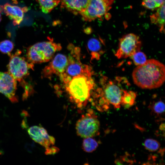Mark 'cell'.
<instances>
[{"label":"cell","instance_id":"obj_19","mask_svg":"<svg viewBox=\"0 0 165 165\" xmlns=\"http://www.w3.org/2000/svg\"><path fill=\"white\" fill-rule=\"evenodd\" d=\"M39 4L43 12L47 13L56 7L60 2V0H36Z\"/></svg>","mask_w":165,"mask_h":165},{"label":"cell","instance_id":"obj_15","mask_svg":"<svg viewBox=\"0 0 165 165\" xmlns=\"http://www.w3.org/2000/svg\"><path fill=\"white\" fill-rule=\"evenodd\" d=\"M151 22L156 25L161 33L164 32L165 2L157 9L155 13L150 16Z\"/></svg>","mask_w":165,"mask_h":165},{"label":"cell","instance_id":"obj_2","mask_svg":"<svg viewBox=\"0 0 165 165\" xmlns=\"http://www.w3.org/2000/svg\"><path fill=\"white\" fill-rule=\"evenodd\" d=\"M116 80L108 81L106 77L101 79V87L94 92L92 91L90 101L99 111H106L111 105L115 108H119L123 89L119 83V77Z\"/></svg>","mask_w":165,"mask_h":165},{"label":"cell","instance_id":"obj_27","mask_svg":"<svg viewBox=\"0 0 165 165\" xmlns=\"http://www.w3.org/2000/svg\"><path fill=\"white\" fill-rule=\"evenodd\" d=\"M164 123H162L160 125L159 128L160 130L164 131Z\"/></svg>","mask_w":165,"mask_h":165},{"label":"cell","instance_id":"obj_1","mask_svg":"<svg viewBox=\"0 0 165 165\" xmlns=\"http://www.w3.org/2000/svg\"><path fill=\"white\" fill-rule=\"evenodd\" d=\"M132 76L134 84L141 88H158L162 85L165 81V66L156 60H147L134 69Z\"/></svg>","mask_w":165,"mask_h":165},{"label":"cell","instance_id":"obj_8","mask_svg":"<svg viewBox=\"0 0 165 165\" xmlns=\"http://www.w3.org/2000/svg\"><path fill=\"white\" fill-rule=\"evenodd\" d=\"M31 138L45 148L46 154L54 155L59 151L55 146V139L50 135L46 130L40 126H35L29 128L28 130Z\"/></svg>","mask_w":165,"mask_h":165},{"label":"cell","instance_id":"obj_23","mask_svg":"<svg viewBox=\"0 0 165 165\" xmlns=\"http://www.w3.org/2000/svg\"><path fill=\"white\" fill-rule=\"evenodd\" d=\"M14 44L9 40H5L0 42V51L9 56L14 48Z\"/></svg>","mask_w":165,"mask_h":165},{"label":"cell","instance_id":"obj_3","mask_svg":"<svg viewBox=\"0 0 165 165\" xmlns=\"http://www.w3.org/2000/svg\"><path fill=\"white\" fill-rule=\"evenodd\" d=\"M92 75L81 74L72 78L65 85V89L71 101L78 108L86 106L89 101L95 85Z\"/></svg>","mask_w":165,"mask_h":165},{"label":"cell","instance_id":"obj_26","mask_svg":"<svg viewBox=\"0 0 165 165\" xmlns=\"http://www.w3.org/2000/svg\"><path fill=\"white\" fill-rule=\"evenodd\" d=\"M21 127L23 128H28V123L26 119H24L21 123Z\"/></svg>","mask_w":165,"mask_h":165},{"label":"cell","instance_id":"obj_9","mask_svg":"<svg viewBox=\"0 0 165 165\" xmlns=\"http://www.w3.org/2000/svg\"><path fill=\"white\" fill-rule=\"evenodd\" d=\"M141 46L139 37L133 33L127 34L119 39V47L115 54L118 59L131 57L140 51Z\"/></svg>","mask_w":165,"mask_h":165},{"label":"cell","instance_id":"obj_21","mask_svg":"<svg viewBox=\"0 0 165 165\" xmlns=\"http://www.w3.org/2000/svg\"><path fill=\"white\" fill-rule=\"evenodd\" d=\"M143 145L146 150L151 152L157 151L160 146V144L158 141L152 138L146 139L144 142Z\"/></svg>","mask_w":165,"mask_h":165},{"label":"cell","instance_id":"obj_16","mask_svg":"<svg viewBox=\"0 0 165 165\" xmlns=\"http://www.w3.org/2000/svg\"><path fill=\"white\" fill-rule=\"evenodd\" d=\"M101 43L97 39L92 38L88 41L87 44V50L91 55V60H98L101 55L104 53L101 50Z\"/></svg>","mask_w":165,"mask_h":165},{"label":"cell","instance_id":"obj_10","mask_svg":"<svg viewBox=\"0 0 165 165\" xmlns=\"http://www.w3.org/2000/svg\"><path fill=\"white\" fill-rule=\"evenodd\" d=\"M111 8L101 0H89L87 7L80 14L83 20L90 22L101 17Z\"/></svg>","mask_w":165,"mask_h":165},{"label":"cell","instance_id":"obj_17","mask_svg":"<svg viewBox=\"0 0 165 165\" xmlns=\"http://www.w3.org/2000/svg\"><path fill=\"white\" fill-rule=\"evenodd\" d=\"M148 108L155 118H159L160 120H162V116L165 113V104L161 99L153 101L149 104Z\"/></svg>","mask_w":165,"mask_h":165},{"label":"cell","instance_id":"obj_5","mask_svg":"<svg viewBox=\"0 0 165 165\" xmlns=\"http://www.w3.org/2000/svg\"><path fill=\"white\" fill-rule=\"evenodd\" d=\"M21 53L20 50H17L14 54H11L9 56L10 58L7 66L8 72L16 81L20 83L24 91H27L29 89L30 87L24 79L29 75V69H33L34 64L24 57L20 56Z\"/></svg>","mask_w":165,"mask_h":165},{"label":"cell","instance_id":"obj_12","mask_svg":"<svg viewBox=\"0 0 165 165\" xmlns=\"http://www.w3.org/2000/svg\"><path fill=\"white\" fill-rule=\"evenodd\" d=\"M16 89V81L8 72H0V93L13 103L18 101Z\"/></svg>","mask_w":165,"mask_h":165},{"label":"cell","instance_id":"obj_20","mask_svg":"<svg viewBox=\"0 0 165 165\" xmlns=\"http://www.w3.org/2000/svg\"><path fill=\"white\" fill-rule=\"evenodd\" d=\"M98 146L97 142L92 137L85 138L83 140L82 148L86 152H92L97 149Z\"/></svg>","mask_w":165,"mask_h":165},{"label":"cell","instance_id":"obj_13","mask_svg":"<svg viewBox=\"0 0 165 165\" xmlns=\"http://www.w3.org/2000/svg\"><path fill=\"white\" fill-rule=\"evenodd\" d=\"M3 12L13 20L14 26L20 24L23 19L24 13L28 11L26 7L21 8L8 3L3 6Z\"/></svg>","mask_w":165,"mask_h":165},{"label":"cell","instance_id":"obj_14","mask_svg":"<svg viewBox=\"0 0 165 165\" xmlns=\"http://www.w3.org/2000/svg\"><path fill=\"white\" fill-rule=\"evenodd\" d=\"M62 6L75 15L80 14L86 8L89 0H60Z\"/></svg>","mask_w":165,"mask_h":165},{"label":"cell","instance_id":"obj_18","mask_svg":"<svg viewBox=\"0 0 165 165\" xmlns=\"http://www.w3.org/2000/svg\"><path fill=\"white\" fill-rule=\"evenodd\" d=\"M136 97L135 92L124 90L121 98V105L126 109L129 108L135 104Z\"/></svg>","mask_w":165,"mask_h":165},{"label":"cell","instance_id":"obj_28","mask_svg":"<svg viewBox=\"0 0 165 165\" xmlns=\"http://www.w3.org/2000/svg\"><path fill=\"white\" fill-rule=\"evenodd\" d=\"M21 115L22 116H28V114L26 111H24L21 113Z\"/></svg>","mask_w":165,"mask_h":165},{"label":"cell","instance_id":"obj_30","mask_svg":"<svg viewBox=\"0 0 165 165\" xmlns=\"http://www.w3.org/2000/svg\"><path fill=\"white\" fill-rule=\"evenodd\" d=\"M14 3L17 4L18 3L17 0H11Z\"/></svg>","mask_w":165,"mask_h":165},{"label":"cell","instance_id":"obj_24","mask_svg":"<svg viewBox=\"0 0 165 165\" xmlns=\"http://www.w3.org/2000/svg\"><path fill=\"white\" fill-rule=\"evenodd\" d=\"M131 57L134 63L137 66L143 64L147 61L146 55L140 51L136 53Z\"/></svg>","mask_w":165,"mask_h":165},{"label":"cell","instance_id":"obj_4","mask_svg":"<svg viewBox=\"0 0 165 165\" xmlns=\"http://www.w3.org/2000/svg\"><path fill=\"white\" fill-rule=\"evenodd\" d=\"M37 42L30 46L26 52L27 59L34 64L48 62L53 58L55 53L62 48L60 43L54 42L53 39Z\"/></svg>","mask_w":165,"mask_h":165},{"label":"cell","instance_id":"obj_7","mask_svg":"<svg viewBox=\"0 0 165 165\" xmlns=\"http://www.w3.org/2000/svg\"><path fill=\"white\" fill-rule=\"evenodd\" d=\"M75 128L78 135L84 138L99 134L100 123L93 109H88L82 115L76 123Z\"/></svg>","mask_w":165,"mask_h":165},{"label":"cell","instance_id":"obj_25","mask_svg":"<svg viewBox=\"0 0 165 165\" xmlns=\"http://www.w3.org/2000/svg\"><path fill=\"white\" fill-rule=\"evenodd\" d=\"M107 6H110L113 3L114 0H101Z\"/></svg>","mask_w":165,"mask_h":165},{"label":"cell","instance_id":"obj_22","mask_svg":"<svg viewBox=\"0 0 165 165\" xmlns=\"http://www.w3.org/2000/svg\"><path fill=\"white\" fill-rule=\"evenodd\" d=\"M165 2V0H142V4L146 9H157Z\"/></svg>","mask_w":165,"mask_h":165},{"label":"cell","instance_id":"obj_11","mask_svg":"<svg viewBox=\"0 0 165 165\" xmlns=\"http://www.w3.org/2000/svg\"><path fill=\"white\" fill-rule=\"evenodd\" d=\"M68 63L66 56L58 53L48 64L43 69L42 76L43 78L50 79L54 75L60 77L64 72Z\"/></svg>","mask_w":165,"mask_h":165},{"label":"cell","instance_id":"obj_29","mask_svg":"<svg viewBox=\"0 0 165 165\" xmlns=\"http://www.w3.org/2000/svg\"><path fill=\"white\" fill-rule=\"evenodd\" d=\"M2 12H3V11L2 7L1 6H0V22L1 21L2 19L1 13Z\"/></svg>","mask_w":165,"mask_h":165},{"label":"cell","instance_id":"obj_6","mask_svg":"<svg viewBox=\"0 0 165 165\" xmlns=\"http://www.w3.org/2000/svg\"><path fill=\"white\" fill-rule=\"evenodd\" d=\"M67 57V65L64 72L60 77L65 85L73 77L81 74L92 75V68L89 66L83 64L80 61V50L79 48L74 47L71 49Z\"/></svg>","mask_w":165,"mask_h":165}]
</instances>
